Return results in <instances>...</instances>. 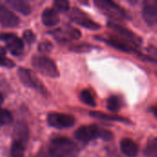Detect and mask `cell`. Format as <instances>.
Listing matches in <instances>:
<instances>
[{"label": "cell", "instance_id": "obj_18", "mask_svg": "<svg viewBox=\"0 0 157 157\" xmlns=\"http://www.w3.org/2000/svg\"><path fill=\"white\" fill-rule=\"evenodd\" d=\"M6 3L10 6L13 9H15L16 11L27 16L31 12L30 6L29 5L22 0H6Z\"/></svg>", "mask_w": 157, "mask_h": 157}, {"label": "cell", "instance_id": "obj_27", "mask_svg": "<svg viewBox=\"0 0 157 157\" xmlns=\"http://www.w3.org/2000/svg\"><path fill=\"white\" fill-rule=\"evenodd\" d=\"M52 49V45L50 41L44 40L39 44V51L40 52H49Z\"/></svg>", "mask_w": 157, "mask_h": 157}, {"label": "cell", "instance_id": "obj_26", "mask_svg": "<svg viewBox=\"0 0 157 157\" xmlns=\"http://www.w3.org/2000/svg\"><path fill=\"white\" fill-rule=\"evenodd\" d=\"M23 39H24V40H25L27 43H29V44L33 43V42L35 41V40H36L35 34H34L31 30H29V29H27V30H25V31L23 32Z\"/></svg>", "mask_w": 157, "mask_h": 157}, {"label": "cell", "instance_id": "obj_7", "mask_svg": "<svg viewBox=\"0 0 157 157\" xmlns=\"http://www.w3.org/2000/svg\"><path fill=\"white\" fill-rule=\"evenodd\" d=\"M108 26L114 32L117 33V35L119 36V38H121V39L128 41L129 43L132 44L133 46H139L142 43L141 37H139L138 35H136L134 32H132L128 28L121 25L120 23L115 22V21H109Z\"/></svg>", "mask_w": 157, "mask_h": 157}, {"label": "cell", "instance_id": "obj_28", "mask_svg": "<svg viewBox=\"0 0 157 157\" xmlns=\"http://www.w3.org/2000/svg\"><path fill=\"white\" fill-rule=\"evenodd\" d=\"M91 49H93V46L89 45V44H82V45H77V46H74L71 48V50L76 52H88Z\"/></svg>", "mask_w": 157, "mask_h": 157}, {"label": "cell", "instance_id": "obj_15", "mask_svg": "<svg viewBox=\"0 0 157 157\" xmlns=\"http://www.w3.org/2000/svg\"><path fill=\"white\" fill-rule=\"evenodd\" d=\"M42 23L46 27H54L60 21L58 12L54 8H46L41 15Z\"/></svg>", "mask_w": 157, "mask_h": 157}, {"label": "cell", "instance_id": "obj_11", "mask_svg": "<svg viewBox=\"0 0 157 157\" xmlns=\"http://www.w3.org/2000/svg\"><path fill=\"white\" fill-rule=\"evenodd\" d=\"M143 18L149 26L157 24V0H147L143 6Z\"/></svg>", "mask_w": 157, "mask_h": 157}, {"label": "cell", "instance_id": "obj_2", "mask_svg": "<svg viewBox=\"0 0 157 157\" xmlns=\"http://www.w3.org/2000/svg\"><path fill=\"white\" fill-rule=\"evenodd\" d=\"M75 137L82 143H88L97 138H101L104 141H110L113 138V134L108 130L96 125H90L78 128L75 132Z\"/></svg>", "mask_w": 157, "mask_h": 157}, {"label": "cell", "instance_id": "obj_13", "mask_svg": "<svg viewBox=\"0 0 157 157\" xmlns=\"http://www.w3.org/2000/svg\"><path fill=\"white\" fill-rule=\"evenodd\" d=\"M54 38L60 41H68L73 40H77L81 37V32L72 27L67 26L66 28L58 29L54 32H52Z\"/></svg>", "mask_w": 157, "mask_h": 157}, {"label": "cell", "instance_id": "obj_19", "mask_svg": "<svg viewBox=\"0 0 157 157\" xmlns=\"http://www.w3.org/2000/svg\"><path fill=\"white\" fill-rule=\"evenodd\" d=\"M144 155L146 157H157V138H153L148 141Z\"/></svg>", "mask_w": 157, "mask_h": 157}, {"label": "cell", "instance_id": "obj_3", "mask_svg": "<svg viewBox=\"0 0 157 157\" xmlns=\"http://www.w3.org/2000/svg\"><path fill=\"white\" fill-rule=\"evenodd\" d=\"M31 63L37 72H39L40 74L45 76L51 78H57L60 75L59 70L55 63L52 59L46 56H41V55L34 56L31 60Z\"/></svg>", "mask_w": 157, "mask_h": 157}, {"label": "cell", "instance_id": "obj_14", "mask_svg": "<svg viewBox=\"0 0 157 157\" xmlns=\"http://www.w3.org/2000/svg\"><path fill=\"white\" fill-rule=\"evenodd\" d=\"M19 23V18L7 7L0 4V25L7 28L17 27Z\"/></svg>", "mask_w": 157, "mask_h": 157}, {"label": "cell", "instance_id": "obj_20", "mask_svg": "<svg viewBox=\"0 0 157 157\" xmlns=\"http://www.w3.org/2000/svg\"><path fill=\"white\" fill-rule=\"evenodd\" d=\"M79 98H80V100H81L84 104H86V105H87V106H89V107L94 108V107H96V105H97V104H96V100H95L94 96H93L92 93H91L89 90H87V89L82 90L81 93H80Z\"/></svg>", "mask_w": 157, "mask_h": 157}, {"label": "cell", "instance_id": "obj_9", "mask_svg": "<svg viewBox=\"0 0 157 157\" xmlns=\"http://www.w3.org/2000/svg\"><path fill=\"white\" fill-rule=\"evenodd\" d=\"M0 40L6 42V48L10 52V53L16 56L22 54L24 50V44L23 41L16 34L2 33L0 34Z\"/></svg>", "mask_w": 157, "mask_h": 157}, {"label": "cell", "instance_id": "obj_5", "mask_svg": "<svg viewBox=\"0 0 157 157\" xmlns=\"http://www.w3.org/2000/svg\"><path fill=\"white\" fill-rule=\"evenodd\" d=\"M17 75L19 77L20 82L27 87L34 88L38 90L42 95H47V90L42 83L37 78V76L29 69L26 68H18Z\"/></svg>", "mask_w": 157, "mask_h": 157}, {"label": "cell", "instance_id": "obj_29", "mask_svg": "<svg viewBox=\"0 0 157 157\" xmlns=\"http://www.w3.org/2000/svg\"><path fill=\"white\" fill-rule=\"evenodd\" d=\"M147 51L150 54H152L154 56V58H157V47L154 45H150L147 48Z\"/></svg>", "mask_w": 157, "mask_h": 157}, {"label": "cell", "instance_id": "obj_17", "mask_svg": "<svg viewBox=\"0 0 157 157\" xmlns=\"http://www.w3.org/2000/svg\"><path fill=\"white\" fill-rule=\"evenodd\" d=\"M90 116L96 119L103 120V121H118V122H122L126 124H132V121L125 118V117H121L117 115H110V114H106L103 112H98V111H92L90 112Z\"/></svg>", "mask_w": 157, "mask_h": 157}, {"label": "cell", "instance_id": "obj_22", "mask_svg": "<svg viewBox=\"0 0 157 157\" xmlns=\"http://www.w3.org/2000/svg\"><path fill=\"white\" fill-rule=\"evenodd\" d=\"M25 148L26 147L21 144L13 142L10 150V157H24Z\"/></svg>", "mask_w": 157, "mask_h": 157}, {"label": "cell", "instance_id": "obj_21", "mask_svg": "<svg viewBox=\"0 0 157 157\" xmlns=\"http://www.w3.org/2000/svg\"><path fill=\"white\" fill-rule=\"evenodd\" d=\"M107 108L111 112H118L121 108V100L117 96H111L107 100Z\"/></svg>", "mask_w": 157, "mask_h": 157}, {"label": "cell", "instance_id": "obj_1", "mask_svg": "<svg viewBox=\"0 0 157 157\" xmlns=\"http://www.w3.org/2000/svg\"><path fill=\"white\" fill-rule=\"evenodd\" d=\"M76 153V144L68 138L57 137L51 141L49 154L52 157H74Z\"/></svg>", "mask_w": 157, "mask_h": 157}, {"label": "cell", "instance_id": "obj_8", "mask_svg": "<svg viewBox=\"0 0 157 157\" xmlns=\"http://www.w3.org/2000/svg\"><path fill=\"white\" fill-rule=\"evenodd\" d=\"M47 121L50 126L56 129H65L74 126L75 120L72 115L52 112L47 117Z\"/></svg>", "mask_w": 157, "mask_h": 157}, {"label": "cell", "instance_id": "obj_10", "mask_svg": "<svg viewBox=\"0 0 157 157\" xmlns=\"http://www.w3.org/2000/svg\"><path fill=\"white\" fill-rule=\"evenodd\" d=\"M98 40L106 42L108 45L113 47L116 50H119L121 52H129V53H139L138 51L134 48V46L131 43H129L128 41L119 38V37H114V36H110V37H106V38H98Z\"/></svg>", "mask_w": 157, "mask_h": 157}, {"label": "cell", "instance_id": "obj_31", "mask_svg": "<svg viewBox=\"0 0 157 157\" xmlns=\"http://www.w3.org/2000/svg\"><path fill=\"white\" fill-rule=\"evenodd\" d=\"M153 111H154L155 115V116L157 117V106L155 107V108H154V109H153Z\"/></svg>", "mask_w": 157, "mask_h": 157}, {"label": "cell", "instance_id": "obj_24", "mask_svg": "<svg viewBox=\"0 0 157 157\" xmlns=\"http://www.w3.org/2000/svg\"><path fill=\"white\" fill-rule=\"evenodd\" d=\"M0 66L6 67V68H13L15 66V63L6 56V51L1 47H0Z\"/></svg>", "mask_w": 157, "mask_h": 157}, {"label": "cell", "instance_id": "obj_4", "mask_svg": "<svg viewBox=\"0 0 157 157\" xmlns=\"http://www.w3.org/2000/svg\"><path fill=\"white\" fill-rule=\"evenodd\" d=\"M94 3L99 10L113 19L117 20L127 17L125 10L115 2L109 0H97Z\"/></svg>", "mask_w": 157, "mask_h": 157}, {"label": "cell", "instance_id": "obj_12", "mask_svg": "<svg viewBox=\"0 0 157 157\" xmlns=\"http://www.w3.org/2000/svg\"><path fill=\"white\" fill-rule=\"evenodd\" d=\"M29 138V132L28 125L24 121H18L16 123L13 131V142L21 144L26 147Z\"/></svg>", "mask_w": 157, "mask_h": 157}, {"label": "cell", "instance_id": "obj_16", "mask_svg": "<svg viewBox=\"0 0 157 157\" xmlns=\"http://www.w3.org/2000/svg\"><path fill=\"white\" fill-rule=\"evenodd\" d=\"M121 150L127 157H136L138 155L139 147L132 139H123L121 142Z\"/></svg>", "mask_w": 157, "mask_h": 157}, {"label": "cell", "instance_id": "obj_23", "mask_svg": "<svg viewBox=\"0 0 157 157\" xmlns=\"http://www.w3.org/2000/svg\"><path fill=\"white\" fill-rule=\"evenodd\" d=\"M13 122V116L11 112L5 109H0V125H9Z\"/></svg>", "mask_w": 157, "mask_h": 157}, {"label": "cell", "instance_id": "obj_25", "mask_svg": "<svg viewBox=\"0 0 157 157\" xmlns=\"http://www.w3.org/2000/svg\"><path fill=\"white\" fill-rule=\"evenodd\" d=\"M53 6H54V9H55L56 11H62V12L68 11L69 8H70L69 2H68V1H63V0L54 1Z\"/></svg>", "mask_w": 157, "mask_h": 157}, {"label": "cell", "instance_id": "obj_30", "mask_svg": "<svg viewBox=\"0 0 157 157\" xmlns=\"http://www.w3.org/2000/svg\"><path fill=\"white\" fill-rule=\"evenodd\" d=\"M3 103H4V97H3L2 93H0V107L2 106Z\"/></svg>", "mask_w": 157, "mask_h": 157}, {"label": "cell", "instance_id": "obj_6", "mask_svg": "<svg viewBox=\"0 0 157 157\" xmlns=\"http://www.w3.org/2000/svg\"><path fill=\"white\" fill-rule=\"evenodd\" d=\"M69 17L72 21L77 25L86 28L90 30H98L100 29V25L94 21L86 13L80 10L77 7H74L69 12Z\"/></svg>", "mask_w": 157, "mask_h": 157}]
</instances>
